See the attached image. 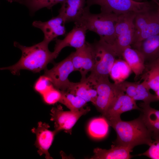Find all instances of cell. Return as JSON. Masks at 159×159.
<instances>
[{"mask_svg": "<svg viewBox=\"0 0 159 159\" xmlns=\"http://www.w3.org/2000/svg\"><path fill=\"white\" fill-rule=\"evenodd\" d=\"M116 132L117 138L114 144L132 149L138 145H150L153 141L152 132L147 128L140 116L130 121L121 118L107 121Z\"/></svg>", "mask_w": 159, "mask_h": 159, "instance_id": "obj_2", "label": "cell"}, {"mask_svg": "<svg viewBox=\"0 0 159 159\" xmlns=\"http://www.w3.org/2000/svg\"><path fill=\"white\" fill-rule=\"evenodd\" d=\"M139 106L141 112L140 116L146 127L153 134L159 133V110L143 102L140 103Z\"/></svg>", "mask_w": 159, "mask_h": 159, "instance_id": "obj_20", "label": "cell"}, {"mask_svg": "<svg viewBox=\"0 0 159 159\" xmlns=\"http://www.w3.org/2000/svg\"><path fill=\"white\" fill-rule=\"evenodd\" d=\"M86 0H66L61 4L59 15L64 23L77 21L82 16Z\"/></svg>", "mask_w": 159, "mask_h": 159, "instance_id": "obj_15", "label": "cell"}, {"mask_svg": "<svg viewBox=\"0 0 159 159\" xmlns=\"http://www.w3.org/2000/svg\"><path fill=\"white\" fill-rule=\"evenodd\" d=\"M49 44L43 40L33 46L26 47L14 42V46L21 51V57L15 64L2 67L0 69L9 70L14 75L19 74L21 70H28L34 73L44 70L47 64L56 58L53 52L49 49Z\"/></svg>", "mask_w": 159, "mask_h": 159, "instance_id": "obj_1", "label": "cell"}, {"mask_svg": "<svg viewBox=\"0 0 159 159\" xmlns=\"http://www.w3.org/2000/svg\"><path fill=\"white\" fill-rule=\"evenodd\" d=\"M91 83L94 86L97 93L94 105L102 116L116 97L124 92L118 83L111 82L109 78H100Z\"/></svg>", "mask_w": 159, "mask_h": 159, "instance_id": "obj_7", "label": "cell"}, {"mask_svg": "<svg viewBox=\"0 0 159 159\" xmlns=\"http://www.w3.org/2000/svg\"><path fill=\"white\" fill-rule=\"evenodd\" d=\"M135 0V1H142L143 0ZM152 0H151V1H152Z\"/></svg>", "mask_w": 159, "mask_h": 159, "instance_id": "obj_35", "label": "cell"}, {"mask_svg": "<svg viewBox=\"0 0 159 159\" xmlns=\"http://www.w3.org/2000/svg\"><path fill=\"white\" fill-rule=\"evenodd\" d=\"M90 7H85L81 17L74 22L75 25L82 26L97 34L100 39L112 45L115 39V26L119 15L112 13L101 12L93 14Z\"/></svg>", "mask_w": 159, "mask_h": 159, "instance_id": "obj_3", "label": "cell"}, {"mask_svg": "<svg viewBox=\"0 0 159 159\" xmlns=\"http://www.w3.org/2000/svg\"><path fill=\"white\" fill-rule=\"evenodd\" d=\"M153 2L138 1L134 0H86L87 6L90 7L97 5L101 12L112 13L120 15L134 12L136 13L152 9Z\"/></svg>", "mask_w": 159, "mask_h": 159, "instance_id": "obj_6", "label": "cell"}, {"mask_svg": "<svg viewBox=\"0 0 159 159\" xmlns=\"http://www.w3.org/2000/svg\"><path fill=\"white\" fill-rule=\"evenodd\" d=\"M155 92V95L157 96L158 100L159 101V90Z\"/></svg>", "mask_w": 159, "mask_h": 159, "instance_id": "obj_32", "label": "cell"}, {"mask_svg": "<svg viewBox=\"0 0 159 159\" xmlns=\"http://www.w3.org/2000/svg\"><path fill=\"white\" fill-rule=\"evenodd\" d=\"M54 86L50 79L44 75L40 76L35 82V90L42 95Z\"/></svg>", "mask_w": 159, "mask_h": 159, "instance_id": "obj_29", "label": "cell"}, {"mask_svg": "<svg viewBox=\"0 0 159 159\" xmlns=\"http://www.w3.org/2000/svg\"><path fill=\"white\" fill-rule=\"evenodd\" d=\"M153 62H154L159 65V57Z\"/></svg>", "mask_w": 159, "mask_h": 159, "instance_id": "obj_33", "label": "cell"}, {"mask_svg": "<svg viewBox=\"0 0 159 159\" xmlns=\"http://www.w3.org/2000/svg\"><path fill=\"white\" fill-rule=\"evenodd\" d=\"M132 149L123 146L112 145L109 149L97 148L94 149L91 159H129L132 158L130 153Z\"/></svg>", "mask_w": 159, "mask_h": 159, "instance_id": "obj_17", "label": "cell"}, {"mask_svg": "<svg viewBox=\"0 0 159 159\" xmlns=\"http://www.w3.org/2000/svg\"><path fill=\"white\" fill-rule=\"evenodd\" d=\"M91 45L94 65L87 78L91 81L109 78L110 69L117 57L115 53L110 45L101 39L95 40Z\"/></svg>", "mask_w": 159, "mask_h": 159, "instance_id": "obj_4", "label": "cell"}, {"mask_svg": "<svg viewBox=\"0 0 159 159\" xmlns=\"http://www.w3.org/2000/svg\"><path fill=\"white\" fill-rule=\"evenodd\" d=\"M66 91L80 97L87 102H91L94 105L97 97V92L94 86L86 78L80 80L79 82H70Z\"/></svg>", "mask_w": 159, "mask_h": 159, "instance_id": "obj_16", "label": "cell"}, {"mask_svg": "<svg viewBox=\"0 0 159 159\" xmlns=\"http://www.w3.org/2000/svg\"><path fill=\"white\" fill-rule=\"evenodd\" d=\"M159 33V18L156 11L150 21L139 31L135 32L132 46Z\"/></svg>", "mask_w": 159, "mask_h": 159, "instance_id": "obj_22", "label": "cell"}, {"mask_svg": "<svg viewBox=\"0 0 159 159\" xmlns=\"http://www.w3.org/2000/svg\"><path fill=\"white\" fill-rule=\"evenodd\" d=\"M44 75L50 80L54 86L61 91H66L70 82L69 75L75 71L70 54L61 62L55 63L50 69L46 68Z\"/></svg>", "mask_w": 159, "mask_h": 159, "instance_id": "obj_9", "label": "cell"}, {"mask_svg": "<svg viewBox=\"0 0 159 159\" xmlns=\"http://www.w3.org/2000/svg\"><path fill=\"white\" fill-rule=\"evenodd\" d=\"M90 110L89 107L77 111H64L60 105L52 107L51 110L50 120L54 122V131L57 133L63 130L71 134L73 127L79 119Z\"/></svg>", "mask_w": 159, "mask_h": 159, "instance_id": "obj_8", "label": "cell"}, {"mask_svg": "<svg viewBox=\"0 0 159 159\" xmlns=\"http://www.w3.org/2000/svg\"><path fill=\"white\" fill-rule=\"evenodd\" d=\"M79 49L82 64L79 72L81 76V80H83L86 78L87 73L93 69L94 60L91 43L86 42L85 44Z\"/></svg>", "mask_w": 159, "mask_h": 159, "instance_id": "obj_23", "label": "cell"}, {"mask_svg": "<svg viewBox=\"0 0 159 159\" xmlns=\"http://www.w3.org/2000/svg\"><path fill=\"white\" fill-rule=\"evenodd\" d=\"M136 13L130 12L119 15L115 26V39L111 45L117 57H122L124 50L132 45L135 29Z\"/></svg>", "mask_w": 159, "mask_h": 159, "instance_id": "obj_5", "label": "cell"}, {"mask_svg": "<svg viewBox=\"0 0 159 159\" xmlns=\"http://www.w3.org/2000/svg\"><path fill=\"white\" fill-rule=\"evenodd\" d=\"M87 29L82 26L75 25L62 39H56L53 52L56 58L61 50L67 47L76 49L82 47L85 44Z\"/></svg>", "mask_w": 159, "mask_h": 159, "instance_id": "obj_13", "label": "cell"}, {"mask_svg": "<svg viewBox=\"0 0 159 159\" xmlns=\"http://www.w3.org/2000/svg\"><path fill=\"white\" fill-rule=\"evenodd\" d=\"M122 57L128 64L135 74V79L143 74L146 68L145 60L143 54L138 49L131 46L123 51Z\"/></svg>", "mask_w": 159, "mask_h": 159, "instance_id": "obj_18", "label": "cell"}, {"mask_svg": "<svg viewBox=\"0 0 159 159\" xmlns=\"http://www.w3.org/2000/svg\"><path fill=\"white\" fill-rule=\"evenodd\" d=\"M61 92L62 97L59 102L66 106L70 110L78 111L87 105V102L80 97L66 91Z\"/></svg>", "mask_w": 159, "mask_h": 159, "instance_id": "obj_26", "label": "cell"}, {"mask_svg": "<svg viewBox=\"0 0 159 159\" xmlns=\"http://www.w3.org/2000/svg\"><path fill=\"white\" fill-rule=\"evenodd\" d=\"M49 127L48 124L39 122L37 127L31 130L32 132L36 136L34 145L38 149V154L40 156L44 155L47 159H53L49 153V150L57 134L54 130H49Z\"/></svg>", "mask_w": 159, "mask_h": 159, "instance_id": "obj_12", "label": "cell"}, {"mask_svg": "<svg viewBox=\"0 0 159 159\" xmlns=\"http://www.w3.org/2000/svg\"><path fill=\"white\" fill-rule=\"evenodd\" d=\"M109 125L107 121L104 117L94 118L88 123L87 132L89 135L94 139H102L107 136Z\"/></svg>", "mask_w": 159, "mask_h": 159, "instance_id": "obj_21", "label": "cell"}, {"mask_svg": "<svg viewBox=\"0 0 159 159\" xmlns=\"http://www.w3.org/2000/svg\"><path fill=\"white\" fill-rule=\"evenodd\" d=\"M132 70L126 61L116 59L110 69L109 76L115 83H119L125 81Z\"/></svg>", "mask_w": 159, "mask_h": 159, "instance_id": "obj_24", "label": "cell"}, {"mask_svg": "<svg viewBox=\"0 0 159 159\" xmlns=\"http://www.w3.org/2000/svg\"><path fill=\"white\" fill-rule=\"evenodd\" d=\"M121 90L135 101L141 100L150 104L153 102L159 101L156 95L150 92V90L144 81L135 82L124 81L118 83Z\"/></svg>", "mask_w": 159, "mask_h": 159, "instance_id": "obj_11", "label": "cell"}, {"mask_svg": "<svg viewBox=\"0 0 159 159\" xmlns=\"http://www.w3.org/2000/svg\"><path fill=\"white\" fill-rule=\"evenodd\" d=\"M146 72L142 75V79L150 89L155 92L159 90V65L154 62L146 65Z\"/></svg>", "mask_w": 159, "mask_h": 159, "instance_id": "obj_25", "label": "cell"}, {"mask_svg": "<svg viewBox=\"0 0 159 159\" xmlns=\"http://www.w3.org/2000/svg\"><path fill=\"white\" fill-rule=\"evenodd\" d=\"M9 2L11 3L12 2V0H7Z\"/></svg>", "mask_w": 159, "mask_h": 159, "instance_id": "obj_34", "label": "cell"}, {"mask_svg": "<svg viewBox=\"0 0 159 159\" xmlns=\"http://www.w3.org/2000/svg\"><path fill=\"white\" fill-rule=\"evenodd\" d=\"M66 0H13L26 6L30 11L33 13L41 9L47 8L50 9L58 4L63 3Z\"/></svg>", "mask_w": 159, "mask_h": 159, "instance_id": "obj_27", "label": "cell"}, {"mask_svg": "<svg viewBox=\"0 0 159 159\" xmlns=\"http://www.w3.org/2000/svg\"><path fill=\"white\" fill-rule=\"evenodd\" d=\"M143 55L145 61L152 62L159 57V33L132 46Z\"/></svg>", "mask_w": 159, "mask_h": 159, "instance_id": "obj_19", "label": "cell"}, {"mask_svg": "<svg viewBox=\"0 0 159 159\" xmlns=\"http://www.w3.org/2000/svg\"><path fill=\"white\" fill-rule=\"evenodd\" d=\"M42 96L45 103L52 105L59 102L61 98L62 92L61 90L53 86Z\"/></svg>", "mask_w": 159, "mask_h": 159, "instance_id": "obj_30", "label": "cell"}, {"mask_svg": "<svg viewBox=\"0 0 159 159\" xmlns=\"http://www.w3.org/2000/svg\"><path fill=\"white\" fill-rule=\"evenodd\" d=\"M156 5V12L159 18V0H158L157 2L155 3Z\"/></svg>", "mask_w": 159, "mask_h": 159, "instance_id": "obj_31", "label": "cell"}, {"mask_svg": "<svg viewBox=\"0 0 159 159\" xmlns=\"http://www.w3.org/2000/svg\"><path fill=\"white\" fill-rule=\"evenodd\" d=\"M134 110H140L141 108L136 101L122 92L116 97L102 116L107 121L118 119L121 118L122 113Z\"/></svg>", "mask_w": 159, "mask_h": 159, "instance_id": "obj_10", "label": "cell"}, {"mask_svg": "<svg viewBox=\"0 0 159 159\" xmlns=\"http://www.w3.org/2000/svg\"><path fill=\"white\" fill-rule=\"evenodd\" d=\"M153 141L149 148L138 156L144 155L152 159H159V133L153 134Z\"/></svg>", "mask_w": 159, "mask_h": 159, "instance_id": "obj_28", "label": "cell"}, {"mask_svg": "<svg viewBox=\"0 0 159 159\" xmlns=\"http://www.w3.org/2000/svg\"><path fill=\"white\" fill-rule=\"evenodd\" d=\"M64 24L63 19L58 15L47 21H35L32 25L42 31L44 34L43 40L49 43L57 39L58 36L65 34Z\"/></svg>", "mask_w": 159, "mask_h": 159, "instance_id": "obj_14", "label": "cell"}]
</instances>
